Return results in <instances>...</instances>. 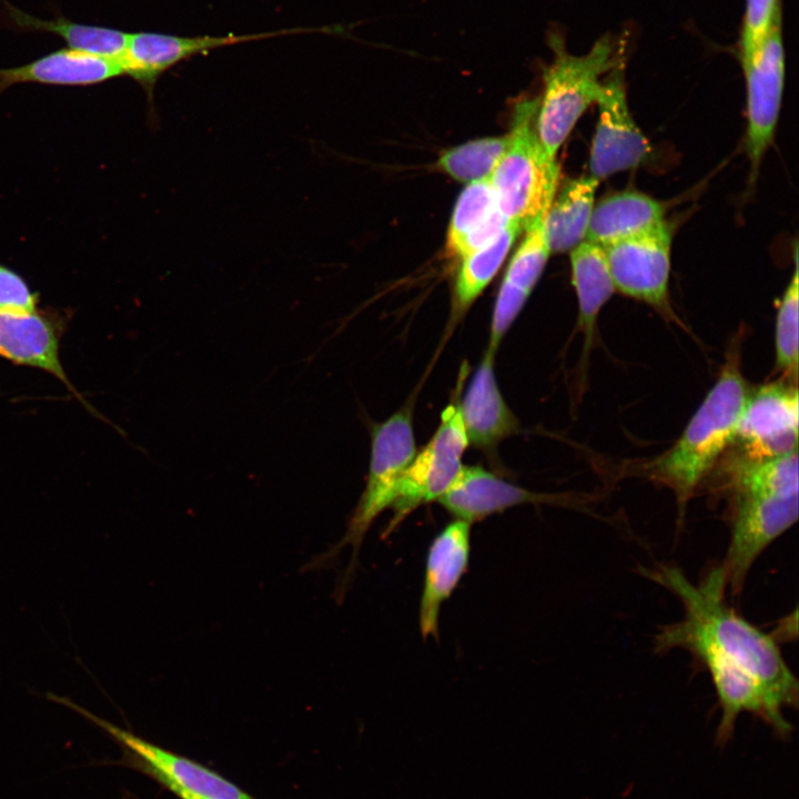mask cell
I'll return each instance as SVG.
<instances>
[{"label":"cell","mask_w":799,"mask_h":799,"mask_svg":"<svg viewBox=\"0 0 799 799\" xmlns=\"http://www.w3.org/2000/svg\"><path fill=\"white\" fill-rule=\"evenodd\" d=\"M529 294L505 281L502 282L494 306L489 343L490 351H497L504 335L522 311Z\"/></svg>","instance_id":"f1b7e54d"},{"label":"cell","mask_w":799,"mask_h":799,"mask_svg":"<svg viewBox=\"0 0 799 799\" xmlns=\"http://www.w3.org/2000/svg\"><path fill=\"white\" fill-rule=\"evenodd\" d=\"M739 338L728 351L719 376L681 436L649 464V475L675 495L678 517L719 456L734 443L750 388L740 370Z\"/></svg>","instance_id":"7a4b0ae2"},{"label":"cell","mask_w":799,"mask_h":799,"mask_svg":"<svg viewBox=\"0 0 799 799\" xmlns=\"http://www.w3.org/2000/svg\"><path fill=\"white\" fill-rule=\"evenodd\" d=\"M672 233L668 223L605 247L616 292L677 321L670 306L669 275Z\"/></svg>","instance_id":"ba28073f"},{"label":"cell","mask_w":799,"mask_h":799,"mask_svg":"<svg viewBox=\"0 0 799 799\" xmlns=\"http://www.w3.org/2000/svg\"><path fill=\"white\" fill-rule=\"evenodd\" d=\"M60 326L52 316L31 312L0 311V356L45 371L80 397L60 361Z\"/></svg>","instance_id":"9a60e30c"},{"label":"cell","mask_w":799,"mask_h":799,"mask_svg":"<svg viewBox=\"0 0 799 799\" xmlns=\"http://www.w3.org/2000/svg\"><path fill=\"white\" fill-rule=\"evenodd\" d=\"M539 98L515 105L508 144L489 175L502 213L525 230L547 213L557 192L559 166L537 132Z\"/></svg>","instance_id":"277c9868"},{"label":"cell","mask_w":799,"mask_h":799,"mask_svg":"<svg viewBox=\"0 0 799 799\" xmlns=\"http://www.w3.org/2000/svg\"><path fill=\"white\" fill-rule=\"evenodd\" d=\"M489 178L469 183L459 195L447 233V250L465 255L492 242L508 224Z\"/></svg>","instance_id":"ffe728a7"},{"label":"cell","mask_w":799,"mask_h":799,"mask_svg":"<svg viewBox=\"0 0 799 799\" xmlns=\"http://www.w3.org/2000/svg\"><path fill=\"white\" fill-rule=\"evenodd\" d=\"M471 553V524L449 523L433 540L426 559L419 604V630L424 638L437 636L441 607L467 568Z\"/></svg>","instance_id":"5bb4252c"},{"label":"cell","mask_w":799,"mask_h":799,"mask_svg":"<svg viewBox=\"0 0 799 799\" xmlns=\"http://www.w3.org/2000/svg\"><path fill=\"white\" fill-rule=\"evenodd\" d=\"M741 65L747 93L745 146L754 180L773 140L781 108L786 65L781 18L775 22L759 50L742 60Z\"/></svg>","instance_id":"30bf717a"},{"label":"cell","mask_w":799,"mask_h":799,"mask_svg":"<svg viewBox=\"0 0 799 799\" xmlns=\"http://www.w3.org/2000/svg\"><path fill=\"white\" fill-rule=\"evenodd\" d=\"M572 500V497L525 489L481 466L464 465L452 486L438 499L456 519L469 524L522 504L560 505Z\"/></svg>","instance_id":"4fadbf2b"},{"label":"cell","mask_w":799,"mask_h":799,"mask_svg":"<svg viewBox=\"0 0 799 799\" xmlns=\"http://www.w3.org/2000/svg\"><path fill=\"white\" fill-rule=\"evenodd\" d=\"M570 266L578 301L577 332L584 336L580 366L585 371L596 337L598 315L616 290L605 247L583 241L570 251Z\"/></svg>","instance_id":"ac0fdd59"},{"label":"cell","mask_w":799,"mask_h":799,"mask_svg":"<svg viewBox=\"0 0 799 799\" xmlns=\"http://www.w3.org/2000/svg\"><path fill=\"white\" fill-rule=\"evenodd\" d=\"M550 252L544 214L525 230V237L510 260L503 281L530 294Z\"/></svg>","instance_id":"4316f807"},{"label":"cell","mask_w":799,"mask_h":799,"mask_svg":"<svg viewBox=\"0 0 799 799\" xmlns=\"http://www.w3.org/2000/svg\"><path fill=\"white\" fill-rule=\"evenodd\" d=\"M795 270L781 297L776 317V366L789 381L798 376V250L795 247Z\"/></svg>","instance_id":"484cf974"},{"label":"cell","mask_w":799,"mask_h":799,"mask_svg":"<svg viewBox=\"0 0 799 799\" xmlns=\"http://www.w3.org/2000/svg\"><path fill=\"white\" fill-rule=\"evenodd\" d=\"M520 230L519 223L509 221L492 242L462 257L454 285L455 317L471 306L495 276Z\"/></svg>","instance_id":"cb8c5ba5"},{"label":"cell","mask_w":799,"mask_h":799,"mask_svg":"<svg viewBox=\"0 0 799 799\" xmlns=\"http://www.w3.org/2000/svg\"><path fill=\"white\" fill-rule=\"evenodd\" d=\"M123 74L118 59L62 48L30 62L0 68V93L22 83L45 85H94Z\"/></svg>","instance_id":"e0dca14e"},{"label":"cell","mask_w":799,"mask_h":799,"mask_svg":"<svg viewBox=\"0 0 799 799\" xmlns=\"http://www.w3.org/2000/svg\"><path fill=\"white\" fill-rule=\"evenodd\" d=\"M174 795H175L179 799H209V798L200 797V796L192 795V793H189V792H185V791H178V792H175Z\"/></svg>","instance_id":"4dcf8cb0"},{"label":"cell","mask_w":799,"mask_h":799,"mask_svg":"<svg viewBox=\"0 0 799 799\" xmlns=\"http://www.w3.org/2000/svg\"><path fill=\"white\" fill-rule=\"evenodd\" d=\"M799 397L797 383L777 381L749 392L734 442L742 455L772 457L798 448Z\"/></svg>","instance_id":"8fae6325"},{"label":"cell","mask_w":799,"mask_h":799,"mask_svg":"<svg viewBox=\"0 0 799 799\" xmlns=\"http://www.w3.org/2000/svg\"><path fill=\"white\" fill-rule=\"evenodd\" d=\"M509 138H484L474 140L445 151L437 166L446 174L462 182H475L489 178L496 163L504 153Z\"/></svg>","instance_id":"d4e9b609"},{"label":"cell","mask_w":799,"mask_h":799,"mask_svg":"<svg viewBox=\"0 0 799 799\" xmlns=\"http://www.w3.org/2000/svg\"><path fill=\"white\" fill-rule=\"evenodd\" d=\"M495 352L486 350L459 405L468 444L486 452L519 429L494 374Z\"/></svg>","instance_id":"2e32d148"},{"label":"cell","mask_w":799,"mask_h":799,"mask_svg":"<svg viewBox=\"0 0 799 799\" xmlns=\"http://www.w3.org/2000/svg\"><path fill=\"white\" fill-rule=\"evenodd\" d=\"M623 62L606 74L596 102L598 120L590 146L588 175L599 182L643 165L651 154L649 141L627 103Z\"/></svg>","instance_id":"9c48e42d"},{"label":"cell","mask_w":799,"mask_h":799,"mask_svg":"<svg viewBox=\"0 0 799 799\" xmlns=\"http://www.w3.org/2000/svg\"><path fill=\"white\" fill-rule=\"evenodd\" d=\"M38 293L14 270L0 263V311L31 312L37 310Z\"/></svg>","instance_id":"f546056e"},{"label":"cell","mask_w":799,"mask_h":799,"mask_svg":"<svg viewBox=\"0 0 799 799\" xmlns=\"http://www.w3.org/2000/svg\"><path fill=\"white\" fill-rule=\"evenodd\" d=\"M665 216V205L647 194L614 193L595 204L586 240L606 247L663 225Z\"/></svg>","instance_id":"d6986e66"},{"label":"cell","mask_w":799,"mask_h":799,"mask_svg":"<svg viewBox=\"0 0 799 799\" xmlns=\"http://www.w3.org/2000/svg\"><path fill=\"white\" fill-rule=\"evenodd\" d=\"M728 471L730 499L799 497L798 448L782 455L735 456Z\"/></svg>","instance_id":"44dd1931"},{"label":"cell","mask_w":799,"mask_h":799,"mask_svg":"<svg viewBox=\"0 0 799 799\" xmlns=\"http://www.w3.org/2000/svg\"><path fill=\"white\" fill-rule=\"evenodd\" d=\"M412 408L404 407L372 429L371 461L363 494L347 523L342 539L306 565L313 569L328 564L344 546H352L351 563L340 587L351 578L370 526L394 503L400 482L415 455Z\"/></svg>","instance_id":"5b68a950"},{"label":"cell","mask_w":799,"mask_h":799,"mask_svg":"<svg viewBox=\"0 0 799 799\" xmlns=\"http://www.w3.org/2000/svg\"><path fill=\"white\" fill-rule=\"evenodd\" d=\"M781 18V0H746L739 44L740 61L750 58Z\"/></svg>","instance_id":"83f0119b"},{"label":"cell","mask_w":799,"mask_h":799,"mask_svg":"<svg viewBox=\"0 0 799 799\" xmlns=\"http://www.w3.org/2000/svg\"><path fill=\"white\" fill-rule=\"evenodd\" d=\"M467 445L459 405L451 403L442 412L433 437L414 455L403 474L391 506L393 517L387 527L388 534L414 509L438 500L445 494L463 467L462 457Z\"/></svg>","instance_id":"52a82bcc"},{"label":"cell","mask_w":799,"mask_h":799,"mask_svg":"<svg viewBox=\"0 0 799 799\" xmlns=\"http://www.w3.org/2000/svg\"><path fill=\"white\" fill-rule=\"evenodd\" d=\"M547 40L554 60L544 70L537 132L547 155L556 160L576 122L591 104H596L604 78L623 61V52L610 36L599 38L583 55L567 52L558 31H550Z\"/></svg>","instance_id":"3957f363"},{"label":"cell","mask_w":799,"mask_h":799,"mask_svg":"<svg viewBox=\"0 0 799 799\" xmlns=\"http://www.w3.org/2000/svg\"><path fill=\"white\" fill-rule=\"evenodd\" d=\"M323 31L322 29H290L243 36L180 37L159 32L129 33L125 48L119 58L123 73L136 81L149 101L158 79L175 64L212 49L270 37L296 32Z\"/></svg>","instance_id":"7c38bea8"},{"label":"cell","mask_w":799,"mask_h":799,"mask_svg":"<svg viewBox=\"0 0 799 799\" xmlns=\"http://www.w3.org/2000/svg\"><path fill=\"white\" fill-rule=\"evenodd\" d=\"M48 698L74 710L105 731L122 748V765L149 776L172 793L185 791L209 799H256L209 767L107 721L69 698L51 694Z\"/></svg>","instance_id":"8992f818"},{"label":"cell","mask_w":799,"mask_h":799,"mask_svg":"<svg viewBox=\"0 0 799 799\" xmlns=\"http://www.w3.org/2000/svg\"><path fill=\"white\" fill-rule=\"evenodd\" d=\"M2 2L6 19L19 30L53 33L61 37L68 48L118 60L125 48L129 32L80 23L64 17L43 20L4 0Z\"/></svg>","instance_id":"603a6c76"},{"label":"cell","mask_w":799,"mask_h":799,"mask_svg":"<svg viewBox=\"0 0 799 799\" xmlns=\"http://www.w3.org/2000/svg\"><path fill=\"white\" fill-rule=\"evenodd\" d=\"M599 181L585 175L566 182L546 213L553 252L572 251L586 240Z\"/></svg>","instance_id":"7402d4cb"},{"label":"cell","mask_w":799,"mask_h":799,"mask_svg":"<svg viewBox=\"0 0 799 799\" xmlns=\"http://www.w3.org/2000/svg\"><path fill=\"white\" fill-rule=\"evenodd\" d=\"M638 570L682 606L681 619L660 627L655 649L686 650L710 675L721 710L716 745L724 747L730 741L742 712L760 718L779 736H789L791 725L783 710L797 707L798 680L775 637L728 605L721 564L697 583L675 565L658 563Z\"/></svg>","instance_id":"6da1fadb"}]
</instances>
